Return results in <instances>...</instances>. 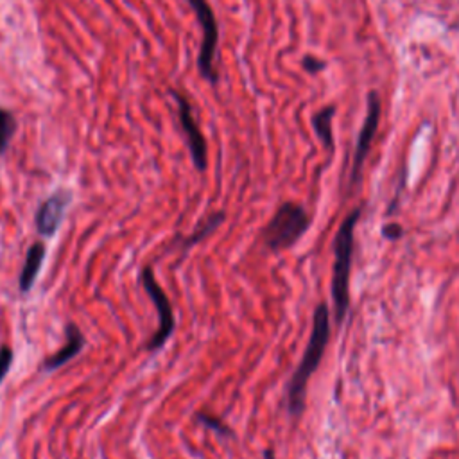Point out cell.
<instances>
[{"label": "cell", "instance_id": "1", "mask_svg": "<svg viewBox=\"0 0 459 459\" xmlns=\"http://www.w3.org/2000/svg\"><path fill=\"white\" fill-rule=\"evenodd\" d=\"M330 341V309L326 303H319L314 309L313 329L307 348L303 352L296 372L292 373L291 382L287 388V409L292 416H300L305 409V398H307V386L310 377L317 370L325 355Z\"/></svg>", "mask_w": 459, "mask_h": 459}, {"label": "cell", "instance_id": "2", "mask_svg": "<svg viewBox=\"0 0 459 459\" xmlns=\"http://www.w3.org/2000/svg\"><path fill=\"white\" fill-rule=\"evenodd\" d=\"M361 209H355L343 219L334 239V266H332V301L336 323L341 325L350 307V275L355 246V226L359 223Z\"/></svg>", "mask_w": 459, "mask_h": 459}, {"label": "cell", "instance_id": "3", "mask_svg": "<svg viewBox=\"0 0 459 459\" xmlns=\"http://www.w3.org/2000/svg\"><path fill=\"white\" fill-rule=\"evenodd\" d=\"M310 218L305 209L298 203H284L280 205L271 221L262 232L264 244L271 251H282L294 246L303 234L309 230Z\"/></svg>", "mask_w": 459, "mask_h": 459}, {"label": "cell", "instance_id": "4", "mask_svg": "<svg viewBox=\"0 0 459 459\" xmlns=\"http://www.w3.org/2000/svg\"><path fill=\"white\" fill-rule=\"evenodd\" d=\"M188 6L196 13V18L203 29V40H201L200 58H197V70L201 77L210 81L212 84L218 83V72L213 68V59H216V49L219 42V27L216 15H213L212 6L209 0H187Z\"/></svg>", "mask_w": 459, "mask_h": 459}, {"label": "cell", "instance_id": "5", "mask_svg": "<svg viewBox=\"0 0 459 459\" xmlns=\"http://www.w3.org/2000/svg\"><path fill=\"white\" fill-rule=\"evenodd\" d=\"M142 285L147 294H149L153 305L156 307V313H158V330L151 336L149 343L146 345L147 352H156L169 341L171 334L174 332V313H172L171 300H169L167 294L163 292V289L156 282L153 267H146L142 271Z\"/></svg>", "mask_w": 459, "mask_h": 459}, {"label": "cell", "instance_id": "6", "mask_svg": "<svg viewBox=\"0 0 459 459\" xmlns=\"http://www.w3.org/2000/svg\"><path fill=\"white\" fill-rule=\"evenodd\" d=\"M172 97H174L176 105H178L181 131H183L185 138H187V146L188 151H190L194 167L200 172L206 171V167H209V146H206L205 137H203L200 126H197L196 119H194L193 106L187 100V97L181 96V93L172 92Z\"/></svg>", "mask_w": 459, "mask_h": 459}, {"label": "cell", "instance_id": "7", "mask_svg": "<svg viewBox=\"0 0 459 459\" xmlns=\"http://www.w3.org/2000/svg\"><path fill=\"white\" fill-rule=\"evenodd\" d=\"M70 201V190H65V188L56 190L52 196L47 197L42 205H40V209H38L36 212V218H34L38 234L42 235V237H52V235L58 232L59 226H61L63 218H65V213H67Z\"/></svg>", "mask_w": 459, "mask_h": 459}, {"label": "cell", "instance_id": "8", "mask_svg": "<svg viewBox=\"0 0 459 459\" xmlns=\"http://www.w3.org/2000/svg\"><path fill=\"white\" fill-rule=\"evenodd\" d=\"M379 115H380V105L379 99H377V93H370V103H368V115L366 121H364L363 130H361L359 140H357V149H355L354 156V165H352V185H355L359 181L361 169H363V163L366 160L368 151L372 147L373 137H375V130L379 126Z\"/></svg>", "mask_w": 459, "mask_h": 459}, {"label": "cell", "instance_id": "9", "mask_svg": "<svg viewBox=\"0 0 459 459\" xmlns=\"http://www.w3.org/2000/svg\"><path fill=\"white\" fill-rule=\"evenodd\" d=\"M65 336H67V345L59 348L54 355H50V357H47V359L43 361L42 368L45 372L65 366L68 361L74 359L75 355H80L81 350H83L84 336L75 323H68V325L65 326Z\"/></svg>", "mask_w": 459, "mask_h": 459}, {"label": "cell", "instance_id": "10", "mask_svg": "<svg viewBox=\"0 0 459 459\" xmlns=\"http://www.w3.org/2000/svg\"><path fill=\"white\" fill-rule=\"evenodd\" d=\"M43 259H45V244L43 242H34L29 248L27 255H25L24 267L20 271V278H18V289L20 292H29L33 289L36 276L42 269Z\"/></svg>", "mask_w": 459, "mask_h": 459}, {"label": "cell", "instance_id": "11", "mask_svg": "<svg viewBox=\"0 0 459 459\" xmlns=\"http://www.w3.org/2000/svg\"><path fill=\"white\" fill-rule=\"evenodd\" d=\"M18 130V121L9 110L0 108V156L9 149L13 137Z\"/></svg>", "mask_w": 459, "mask_h": 459}, {"label": "cell", "instance_id": "12", "mask_svg": "<svg viewBox=\"0 0 459 459\" xmlns=\"http://www.w3.org/2000/svg\"><path fill=\"white\" fill-rule=\"evenodd\" d=\"M332 117H334V108L332 106L322 110L314 117V130H316V135L322 138V142L326 147H332V142H334L332 140Z\"/></svg>", "mask_w": 459, "mask_h": 459}, {"label": "cell", "instance_id": "13", "mask_svg": "<svg viewBox=\"0 0 459 459\" xmlns=\"http://www.w3.org/2000/svg\"><path fill=\"white\" fill-rule=\"evenodd\" d=\"M223 219H225V213H221V212L213 213L212 218H209V221H206L205 225L201 226L200 232H196V234L190 235V237H188L187 241H185V246H187V248L188 246H193V244H197V242H200V241H203V239H205V237H209V235L212 234L213 230H216L219 225H221Z\"/></svg>", "mask_w": 459, "mask_h": 459}, {"label": "cell", "instance_id": "14", "mask_svg": "<svg viewBox=\"0 0 459 459\" xmlns=\"http://www.w3.org/2000/svg\"><path fill=\"white\" fill-rule=\"evenodd\" d=\"M197 422H201V423H205L206 427H210V429H213V430H218L219 435H232V430L228 429V427H226V423L223 422V420H219V418H213V416H210V414H205V413H200L197 414Z\"/></svg>", "mask_w": 459, "mask_h": 459}, {"label": "cell", "instance_id": "15", "mask_svg": "<svg viewBox=\"0 0 459 459\" xmlns=\"http://www.w3.org/2000/svg\"><path fill=\"white\" fill-rule=\"evenodd\" d=\"M11 364H13V350L11 347L4 345V347H0V382L6 379Z\"/></svg>", "mask_w": 459, "mask_h": 459}, {"label": "cell", "instance_id": "16", "mask_svg": "<svg viewBox=\"0 0 459 459\" xmlns=\"http://www.w3.org/2000/svg\"><path fill=\"white\" fill-rule=\"evenodd\" d=\"M402 234H404V228H402L400 225H397V223H389V225H386L384 228H382V235H384L388 241H398V239L402 237Z\"/></svg>", "mask_w": 459, "mask_h": 459}, {"label": "cell", "instance_id": "17", "mask_svg": "<svg viewBox=\"0 0 459 459\" xmlns=\"http://www.w3.org/2000/svg\"><path fill=\"white\" fill-rule=\"evenodd\" d=\"M303 67H305V70L317 72V70H322V68L325 67V63L319 61V59H316V58H310V56H307V58L303 59Z\"/></svg>", "mask_w": 459, "mask_h": 459}]
</instances>
